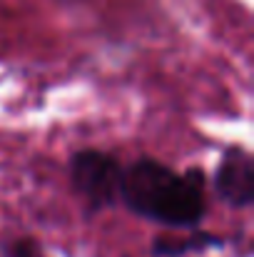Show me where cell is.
Segmentation results:
<instances>
[{
    "label": "cell",
    "instance_id": "cell-4",
    "mask_svg": "<svg viewBox=\"0 0 254 257\" xmlns=\"http://www.w3.org/2000/svg\"><path fill=\"white\" fill-rule=\"evenodd\" d=\"M5 257H43V252L33 240H18L5 247Z\"/></svg>",
    "mask_w": 254,
    "mask_h": 257
},
{
    "label": "cell",
    "instance_id": "cell-2",
    "mask_svg": "<svg viewBox=\"0 0 254 257\" xmlns=\"http://www.w3.org/2000/svg\"><path fill=\"white\" fill-rule=\"evenodd\" d=\"M122 172L117 168V160H112L105 153L85 150L73 158V182L75 190L83 192L92 205H107L115 200V192H120Z\"/></svg>",
    "mask_w": 254,
    "mask_h": 257
},
{
    "label": "cell",
    "instance_id": "cell-1",
    "mask_svg": "<svg viewBox=\"0 0 254 257\" xmlns=\"http://www.w3.org/2000/svg\"><path fill=\"white\" fill-rule=\"evenodd\" d=\"M120 195L132 212L165 225L192 227L204 215L202 175H179L155 160H140L122 172Z\"/></svg>",
    "mask_w": 254,
    "mask_h": 257
},
{
    "label": "cell",
    "instance_id": "cell-3",
    "mask_svg": "<svg viewBox=\"0 0 254 257\" xmlns=\"http://www.w3.org/2000/svg\"><path fill=\"white\" fill-rule=\"evenodd\" d=\"M217 190L219 195L237 207L249 205L254 197V170L252 158L247 150L234 148L224 155L219 170H217Z\"/></svg>",
    "mask_w": 254,
    "mask_h": 257
}]
</instances>
